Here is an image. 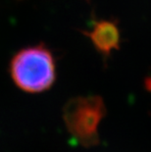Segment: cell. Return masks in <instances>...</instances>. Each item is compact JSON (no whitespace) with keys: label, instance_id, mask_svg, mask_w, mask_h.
<instances>
[{"label":"cell","instance_id":"6da1fadb","mask_svg":"<svg viewBox=\"0 0 151 152\" xmlns=\"http://www.w3.org/2000/svg\"><path fill=\"white\" fill-rule=\"evenodd\" d=\"M10 75L15 85L23 91L43 92L56 80L55 60L43 44L26 47L13 56Z\"/></svg>","mask_w":151,"mask_h":152},{"label":"cell","instance_id":"7a4b0ae2","mask_svg":"<svg viewBox=\"0 0 151 152\" xmlns=\"http://www.w3.org/2000/svg\"><path fill=\"white\" fill-rule=\"evenodd\" d=\"M105 114L104 101L97 95L72 98L63 109L67 130L74 140L85 147L98 144V127Z\"/></svg>","mask_w":151,"mask_h":152},{"label":"cell","instance_id":"3957f363","mask_svg":"<svg viewBox=\"0 0 151 152\" xmlns=\"http://www.w3.org/2000/svg\"><path fill=\"white\" fill-rule=\"evenodd\" d=\"M85 34L89 37L96 50L104 56H108L112 51L120 47V31L113 21H96L90 30Z\"/></svg>","mask_w":151,"mask_h":152}]
</instances>
